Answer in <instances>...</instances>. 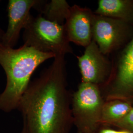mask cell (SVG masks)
Returning <instances> with one entry per match:
<instances>
[{"label": "cell", "mask_w": 133, "mask_h": 133, "mask_svg": "<svg viewBox=\"0 0 133 133\" xmlns=\"http://www.w3.org/2000/svg\"><path fill=\"white\" fill-rule=\"evenodd\" d=\"M24 45L43 53L57 56L72 53L64 25L45 19L41 14L32 16L24 29Z\"/></svg>", "instance_id": "obj_3"}, {"label": "cell", "mask_w": 133, "mask_h": 133, "mask_svg": "<svg viewBox=\"0 0 133 133\" xmlns=\"http://www.w3.org/2000/svg\"><path fill=\"white\" fill-rule=\"evenodd\" d=\"M94 14L133 24V0H99Z\"/></svg>", "instance_id": "obj_10"}, {"label": "cell", "mask_w": 133, "mask_h": 133, "mask_svg": "<svg viewBox=\"0 0 133 133\" xmlns=\"http://www.w3.org/2000/svg\"><path fill=\"white\" fill-rule=\"evenodd\" d=\"M76 57L82 82L90 83L100 87L109 79L111 70V61L101 52L93 40L86 47L83 54Z\"/></svg>", "instance_id": "obj_7"}, {"label": "cell", "mask_w": 133, "mask_h": 133, "mask_svg": "<svg viewBox=\"0 0 133 133\" xmlns=\"http://www.w3.org/2000/svg\"><path fill=\"white\" fill-rule=\"evenodd\" d=\"M105 103L99 87L81 82L71 96V110L76 133H96Z\"/></svg>", "instance_id": "obj_5"}, {"label": "cell", "mask_w": 133, "mask_h": 133, "mask_svg": "<svg viewBox=\"0 0 133 133\" xmlns=\"http://www.w3.org/2000/svg\"><path fill=\"white\" fill-rule=\"evenodd\" d=\"M96 133H131L128 131L122 129L115 130L109 127L101 126Z\"/></svg>", "instance_id": "obj_14"}, {"label": "cell", "mask_w": 133, "mask_h": 133, "mask_svg": "<svg viewBox=\"0 0 133 133\" xmlns=\"http://www.w3.org/2000/svg\"><path fill=\"white\" fill-rule=\"evenodd\" d=\"M133 37V24L94 14L92 40L104 55H109L119 50Z\"/></svg>", "instance_id": "obj_6"}, {"label": "cell", "mask_w": 133, "mask_h": 133, "mask_svg": "<svg viewBox=\"0 0 133 133\" xmlns=\"http://www.w3.org/2000/svg\"><path fill=\"white\" fill-rule=\"evenodd\" d=\"M55 57L53 53L42 52L24 44L14 49L0 42V65L6 76L5 87L0 94V110L8 113L17 109L34 71Z\"/></svg>", "instance_id": "obj_2"}, {"label": "cell", "mask_w": 133, "mask_h": 133, "mask_svg": "<svg viewBox=\"0 0 133 133\" xmlns=\"http://www.w3.org/2000/svg\"><path fill=\"white\" fill-rule=\"evenodd\" d=\"M39 1L34 9L43 15L45 19L60 25H64L71 6L66 1L52 0L50 2Z\"/></svg>", "instance_id": "obj_11"}, {"label": "cell", "mask_w": 133, "mask_h": 133, "mask_svg": "<svg viewBox=\"0 0 133 133\" xmlns=\"http://www.w3.org/2000/svg\"><path fill=\"white\" fill-rule=\"evenodd\" d=\"M66 69L65 56H57L31 81L17 109L25 133H71L72 94L68 88Z\"/></svg>", "instance_id": "obj_1"}, {"label": "cell", "mask_w": 133, "mask_h": 133, "mask_svg": "<svg viewBox=\"0 0 133 133\" xmlns=\"http://www.w3.org/2000/svg\"><path fill=\"white\" fill-rule=\"evenodd\" d=\"M130 102L122 100L105 101L102 110L100 126L111 127L128 114L133 108Z\"/></svg>", "instance_id": "obj_12"}, {"label": "cell", "mask_w": 133, "mask_h": 133, "mask_svg": "<svg viewBox=\"0 0 133 133\" xmlns=\"http://www.w3.org/2000/svg\"><path fill=\"white\" fill-rule=\"evenodd\" d=\"M94 13L87 8L77 5L71 6L64 27L70 42L87 47L92 41Z\"/></svg>", "instance_id": "obj_8"}, {"label": "cell", "mask_w": 133, "mask_h": 133, "mask_svg": "<svg viewBox=\"0 0 133 133\" xmlns=\"http://www.w3.org/2000/svg\"><path fill=\"white\" fill-rule=\"evenodd\" d=\"M111 54L110 75L99 87L103 98L105 101L124 100L133 105V37Z\"/></svg>", "instance_id": "obj_4"}, {"label": "cell", "mask_w": 133, "mask_h": 133, "mask_svg": "<svg viewBox=\"0 0 133 133\" xmlns=\"http://www.w3.org/2000/svg\"><path fill=\"white\" fill-rule=\"evenodd\" d=\"M20 133H25V132H24V131L22 129V130H21V132Z\"/></svg>", "instance_id": "obj_16"}, {"label": "cell", "mask_w": 133, "mask_h": 133, "mask_svg": "<svg viewBox=\"0 0 133 133\" xmlns=\"http://www.w3.org/2000/svg\"><path fill=\"white\" fill-rule=\"evenodd\" d=\"M4 34H5L4 31L2 29H0V42H1L2 38L4 35Z\"/></svg>", "instance_id": "obj_15"}, {"label": "cell", "mask_w": 133, "mask_h": 133, "mask_svg": "<svg viewBox=\"0 0 133 133\" xmlns=\"http://www.w3.org/2000/svg\"><path fill=\"white\" fill-rule=\"evenodd\" d=\"M111 127L126 130L131 133H133V107L122 119L114 124Z\"/></svg>", "instance_id": "obj_13"}, {"label": "cell", "mask_w": 133, "mask_h": 133, "mask_svg": "<svg viewBox=\"0 0 133 133\" xmlns=\"http://www.w3.org/2000/svg\"><path fill=\"white\" fill-rule=\"evenodd\" d=\"M38 0H9L7 6L8 26L1 42L14 48L17 43L22 29L28 24L32 15L31 9Z\"/></svg>", "instance_id": "obj_9"}]
</instances>
